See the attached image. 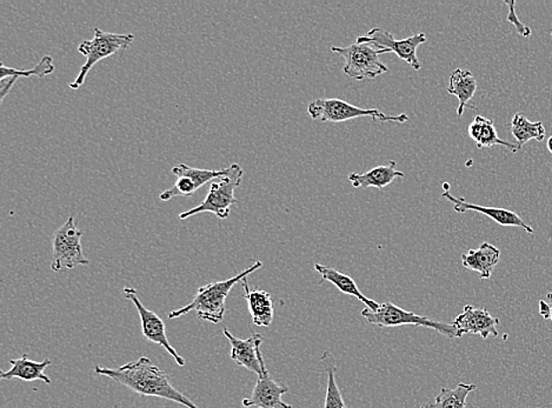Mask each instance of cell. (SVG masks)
<instances>
[{"mask_svg": "<svg viewBox=\"0 0 552 408\" xmlns=\"http://www.w3.org/2000/svg\"><path fill=\"white\" fill-rule=\"evenodd\" d=\"M476 389V385L463 382L458 384L456 389L443 388L432 402L425 404L422 408H465L468 396Z\"/></svg>", "mask_w": 552, "mask_h": 408, "instance_id": "cell-23", "label": "cell"}, {"mask_svg": "<svg viewBox=\"0 0 552 408\" xmlns=\"http://www.w3.org/2000/svg\"><path fill=\"white\" fill-rule=\"evenodd\" d=\"M331 51L346 59L344 73L354 81L375 80L383 73H389L388 66L381 62V56L390 53L388 50L377 49L371 44L354 42L346 48L333 46Z\"/></svg>", "mask_w": 552, "mask_h": 408, "instance_id": "cell-6", "label": "cell"}, {"mask_svg": "<svg viewBox=\"0 0 552 408\" xmlns=\"http://www.w3.org/2000/svg\"><path fill=\"white\" fill-rule=\"evenodd\" d=\"M426 41L428 38H426L425 34H417L405 38L403 41H396L389 31L381 27H374L367 35L358 37L356 42L371 44L377 49L388 50L389 52L396 53L398 58L404 60L412 69L419 71L422 69V64L418 60L417 49Z\"/></svg>", "mask_w": 552, "mask_h": 408, "instance_id": "cell-9", "label": "cell"}, {"mask_svg": "<svg viewBox=\"0 0 552 408\" xmlns=\"http://www.w3.org/2000/svg\"><path fill=\"white\" fill-rule=\"evenodd\" d=\"M510 127L519 150L533 139L537 142H543L546 139L547 132L542 121H530L522 113L515 114Z\"/></svg>", "mask_w": 552, "mask_h": 408, "instance_id": "cell-22", "label": "cell"}, {"mask_svg": "<svg viewBox=\"0 0 552 408\" xmlns=\"http://www.w3.org/2000/svg\"><path fill=\"white\" fill-rule=\"evenodd\" d=\"M135 42V35L113 34L100 28H95V37L91 41H84L78 46V52L86 57V62L79 71L76 80L70 84V89H79L84 85L86 77L92 67L103 59L124 52Z\"/></svg>", "mask_w": 552, "mask_h": 408, "instance_id": "cell-4", "label": "cell"}, {"mask_svg": "<svg viewBox=\"0 0 552 408\" xmlns=\"http://www.w3.org/2000/svg\"><path fill=\"white\" fill-rule=\"evenodd\" d=\"M244 298L247 302L253 324L260 327H268L274 320V303L270 293L261 289H250L247 279H243Z\"/></svg>", "mask_w": 552, "mask_h": 408, "instance_id": "cell-16", "label": "cell"}, {"mask_svg": "<svg viewBox=\"0 0 552 408\" xmlns=\"http://www.w3.org/2000/svg\"><path fill=\"white\" fill-rule=\"evenodd\" d=\"M362 316L368 320L369 324L377 325L382 328L404 327H422L435 329L440 335L447 336L449 339H458L456 328L454 325L439 323V321L430 319V318L418 316V314L408 312L394 305L393 303H385L379 305L377 311L370 309L363 310Z\"/></svg>", "mask_w": 552, "mask_h": 408, "instance_id": "cell-7", "label": "cell"}, {"mask_svg": "<svg viewBox=\"0 0 552 408\" xmlns=\"http://www.w3.org/2000/svg\"><path fill=\"white\" fill-rule=\"evenodd\" d=\"M244 170L238 164L228 167V173L221 177L210 186L206 198L200 205L179 214V219L185 220L200 213H214L220 219H228L231 213V206L238 203L235 191L242 184Z\"/></svg>", "mask_w": 552, "mask_h": 408, "instance_id": "cell-3", "label": "cell"}, {"mask_svg": "<svg viewBox=\"0 0 552 408\" xmlns=\"http://www.w3.org/2000/svg\"><path fill=\"white\" fill-rule=\"evenodd\" d=\"M263 266L261 261H256L246 270L240 272L228 281H214L206 286H202L197 292L195 298L188 305L179 310L171 311L167 314L168 319H178L190 312H196L197 317L203 321H210L213 324H220L225 316V303H227L228 296L234 289L236 284L242 282L243 279L247 275L253 273L254 271L260 270Z\"/></svg>", "mask_w": 552, "mask_h": 408, "instance_id": "cell-2", "label": "cell"}, {"mask_svg": "<svg viewBox=\"0 0 552 408\" xmlns=\"http://www.w3.org/2000/svg\"><path fill=\"white\" fill-rule=\"evenodd\" d=\"M307 113L314 120H322L323 123H344V121L356 119V118L369 117L372 120L392 121V123L404 124L408 120L405 113L398 116H386L377 109H361L340 99L321 98L315 99L307 107Z\"/></svg>", "mask_w": 552, "mask_h": 408, "instance_id": "cell-5", "label": "cell"}, {"mask_svg": "<svg viewBox=\"0 0 552 408\" xmlns=\"http://www.w3.org/2000/svg\"><path fill=\"white\" fill-rule=\"evenodd\" d=\"M288 392V386L278 384L271 378L264 361L263 374L258 377L253 395L250 398L244 399L242 404L246 408H292L282 400V396Z\"/></svg>", "mask_w": 552, "mask_h": 408, "instance_id": "cell-12", "label": "cell"}, {"mask_svg": "<svg viewBox=\"0 0 552 408\" xmlns=\"http://www.w3.org/2000/svg\"><path fill=\"white\" fill-rule=\"evenodd\" d=\"M198 191L195 182L188 177H177L175 185L171 189L160 193L159 199L161 202H168V200L177 198V196H191Z\"/></svg>", "mask_w": 552, "mask_h": 408, "instance_id": "cell-27", "label": "cell"}, {"mask_svg": "<svg viewBox=\"0 0 552 408\" xmlns=\"http://www.w3.org/2000/svg\"><path fill=\"white\" fill-rule=\"evenodd\" d=\"M468 135L469 137L476 142L477 148L478 149L493 148V146L501 145L510 149L512 153L519 151L517 145L501 141V139L498 137L494 121L486 119V118L482 116H476L472 123L469 125Z\"/></svg>", "mask_w": 552, "mask_h": 408, "instance_id": "cell-20", "label": "cell"}, {"mask_svg": "<svg viewBox=\"0 0 552 408\" xmlns=\"http://www.w3.org/2000/svg\"><path fill=\"white\" fill-rule=\"evenodd\" d=\"M224 335L229 339L231 345V359L238 366L245 367L246 370L253 372L258 377L263 374L264 358L261 354L260 345L264 336L260 333H253L250 338L239 339L232 335L228 328H224Z\"/></svg>", "mask_w": 552, "mask_h": 408, "instance_id": "cell-11", "label": "cell"}, {"mask_svg": "<svg viewBox=\"0 0 552 408\" xmlns=\"http://www.w3.org/2000/svg\"><path fill=\"white\" fill-rule=\"evenodd\" d=\"M505 5L509 6V14L507 17V20L509 21V23L514 25L516 31H517V34L521 35L522 37H532V28L523 24L522 21L519 20L517 13H516V2H514V0H512V2H505Z\"/></svg>", "mask_w": 552, "mask_h": 408, "instance_id": "cell-28", "label": "cell"}, {"mask_svg": "<svg viewBox=\"0 0 552 408\" xmlns=\"http://www.w3.org/2000/svg\"><path fill=\"white\" fill-rule=\"evenodd\" d=\"M315 270L317 271L322 277L321 281H319V284H323L324 281L331 282V284L335 285L344 295L356 296L358 300H361L362 303H364L365 305L368 306V309L371 311H377L379 309L381 304L367 298V296L360 291V289L357 288L354 279L349 277V275L337 271L336 268L323 266L321 264H315Z\"/></svg>", "mask_w": 552, "mask_h": 408, "instance_id": "cell-19", "label": "cell"}, {"mask_svg": "<svg viewBox=\"0 0 552 408\" xmlns=\"http://www.w3.org/2000/svg\"><path fill=\"white\" fill-rule=\"evenodd\" d=\"M442 196L454 204V210L456 211L457 213L475 211V212L486 214V217L496 221L501 227H521L523 230L528 232V234H533V228L529 227L528 224H525L517 213L512 212L510 210L496 209V207L480 206L477 205V204L467 203L463 198H457V196L451 195L449 191H444Z\"/></svg>", "mask_w": 552, "mask_h": 408, "instance_id": "cell-14", "label": "cell"}, {"mask_svg": "<svg viewBox=\"0 0 552 408\" xmlns=\"http://www.w3.org/2000/svg\"><path fill=\"white\" fill-rule=\"evenodd\" d=\"M123 295L125 298L134 303L136 309L138 311L139 318H141L142 333L144 338L150 343H157V345L163 347L174 358L178 366L184 367L186 364L184 358L179 356L177 350L168 342L167 327H165L163 319L158 317L153 311L146 309L144 304L138 298L137 291L135 289L125 288Z\"/></svg>", "mask_w": 552, "mask_h": 408, "instance_id": "cell-10", "label": "cell"}, {"mask_svg": "<svg viewBox=\"0 0 552 408\" xmlns=\"http://www.w3.org/2000/svg\"><path fill=\"white\" fill-rule=\"evenodd\" d=\"M56 66L55 63H53V59L51 56H44L43 57L41 62L37 64L31 70H17L13 69V67H7L5 64L2 63V66H0V80L7 77H16L18 80L19 78H28V77H38L43 78L45 76H50V74L55 73Z\"/></svg>", "mask_w": 552, "mask_h": 408, "instance_id": "cell-26", "label": "cell"}, {"mask_svg": "<svg viewBox=\"0 0 552 408\" xmlns=\"http://www.w3.org/2000/svg\"><path fill=\"white\" fill-rule=\"evenodd\" d=\"M11 367L9 371H2L0 379L3 381H11V379H20L24 381H44L46 384H51V379L45 374V368H48L52 361L45 359L39 361L31 360L27 354H23L17 359L10 360Z\"/></svg>", "mask_w": 552, "mask_h": 408, "instance_id": "cell-15", "label": "cell"}, {"mask_svg": "<svg viewBox=\"0 0 552 408\" xmlns=\"http://www.w3.org/2000/svg\"><path fill=\"white\" fill-rule=\"evenodd\" d=\"M476 89L477 81L470 71L456 69L451 73L447 92L457 96L458 100H460V105H458L457 110L458 117L463 116L465 107H470L468 105V103L475 96Z\"/></svg>", "mask_w": 552, "mask_h": 408, "instance_id": "cell-21", "label": "cell"}, {"mask_svg": "<svg viewBox=\"0 0 552 408\" xmlns=\"http://www.w3.org/2000/svg\"><path fill=\"white\" fill-rule=\"evenodd\" d=\"M547 146H548V150H549L551 155H552V135L549 139H548L547 142Z\"/></svg>", "mask_w": 552, "mask_h": 408, "instance_id": "cell-31", "label": "cell"}, {"mask_svg": "<svg viewBox=\"0 0 552 408\" xmlns=\"http://www.w3.org/2000/svg\"><path fill=\"white\" fill-rule=\"evenodd\" d=\"M453 325L456 328L458 339L464 335H478L486 340L489 336H498L500 319L491 316L486 309L467 305Z\"/></svg>", "mask_w": 552, "mask_h": 408, "instance_id": "cell-13", "label": "cell"}, {"mask_svg": "<svg viewBox=\"0 0 552 408\" xmlns=\"http://www.w3.org/2000/svg\"><path fill=\"white\" fill-rule=\"evenodd\" d=\"M82 232L77 227L74 218L71 216L66 224L57 228L52 238L51 270L59 273L64 270H73L77 266L89 265L82 246Z\"/></svg>", "mask_w": 552, "mask_h": 408, "instance_id": "cell-8", "label": "cell"}, {"mask_svg": "<svg viewBox=\"0 0 552 408\" xmlns=\"http://www.w3.org/2000/svg\"><path fill=\"white\" fill-rule=\"evenodd\" d=\"M322 364L325 367L326 373H328V389H326L324 408H347L336 382L335 358L328 350L323 353Z\"/></svg>", "mask_w": 552, "mask_h": 408, "instance_id": "cell-24", "label": "cell"}, {"mask_svg": "<svg viewBox=\"0 0 552 408\" xmlns=\"http://www.w3.org/2000/svg\"><path fill=\"white\" fill-rule=\"evenodd\" d=\"M548 305H549V314H548V319L552 321V292L548 293L547 300Z\"/></svg>", "mask_w": 552, "mask_h": 408, "instance_id": "cell-30", "label": "cell"}, {"mask_svg": "<svg viewBox=\"0 0 552 408\" xmlns=\"http://www.w3.org/2000/svg\"><path fill=\"white\" fill-rule=\"evenodd\" d=\"M171 172L175 177H188L191 179V181L195 182L197 189H199L202 186L213 181V179L223 177V175L228 173V168H222V170H202V168L179 164L177 166L172 168Z\"/></svg>", "mask_w": 552, "mask_h": 408, "instance_id": "cell-25", "label": "cell"}, {"mask_svg": "<svg viewBox=\"0 0 552 408\" xmlns=\"http://www.w3.org/2000/svg\"><path fill=\"white\" fill-rule=\"evenodd\" d=\"M403 172L397 170L396 162L392 160L388 165L371 168L365 173H350L349 181L354 188L383 189L392 184L396 178H404Z\"/></svg>", "mask_w": 552, "mask_h": 408, "instance_id": "cell-18", "label": "cell"}, {"mask_svg": "<svg viewBox=\"0 0 552 408\" xmlns=\"http://www.w3.org/2000/svg\"><path fill=\"white\" fill-rule=\"evenodd\" d=\"M501 250L496 246L483 242L477 250L462 254V263L468 270L475 271L480 279H489L500 263Z\"/></svg>", "mask_w": 552, "mask_h": 408, "instance_id": "cell-17", "label": "cell"}, {"mask_svg": "<svg viewBox=\"0 0 552 408\" xmlns=\"http://www.w3.org/2000/svg\"><path fill=\"white\" fill-rule=\"evenodd\" d=\"M95 373L113 379L117 384L130 389L143 396H157L170 400L188 408H199L188 396L179 392L171 382L170 375L152 364L148 357H141L134 363L110 368L96 365Z\"/></svg>", "mask_w": 552, "mask_h": 408, "instance_id": "cell-1", "label": "cell"}, {"mask_svg": "<svg viewBox=\"0 0 552 408\" xmlns=\"http://www.w3.org/2000/svg\"><path fill=\"white\" fill-rule=\"evenodd\" d=\"M17 81L18 78L16 77H7L0 80V103H4V99L9 95L10 89L13 88Z\"/></svg>", "mask_w": 552, "mask_h": 408, "instance_id": "cell-29", "label": "cell"}]
</instances>
